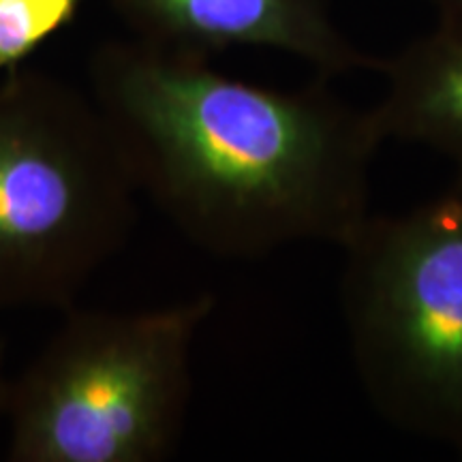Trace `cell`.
<instances>
[{"label": "cell", "mask_w": 462, "mask_h": 462, "mask_svg": "<svg viewBox=\"0 0 462 462\" xmlns=\"http://www.w3.org/2000/svg\"><path fill=\"white\" fill-rule=\"evenodd\" d=\"M90 88L140 193L210 255L343 246L371 215L383 142L368 109L321 75L298 90L265 88L215 71L206 56L133 39L97 51Z\"/></svg>", "instance_id": "cell-1"}, {"label": "cell", "mask_w": 462, "mask_h": 462, "mask_svg": "<svg viewBox=\"0 0 462 462\" xmlns=\"http://www.w3.org/2000/svg\"><path fill=\"white\" fill-rule=\"evenodd\" d=\"M137 195L92 97L42 71L0 75V310L73 309L131 238Z\"/></svg>", "instance_id": "cell-2"}, {"label": "cell", "mask_w": 462, "mask_h": 462, "mask_svg": "<svg viewBox=\"0 0 462 462\" xmlns=\"http://www.w3.org/2000/svg\"><path fill=\"white\" fill-rule=\"evenodd\" d=\"M212 293L140 313L67 310L11 381L14 462H159L180 441L190 356Z\"/></svg>", "instance_id": "cell-3"}, {"label": "cell", "mask_w": 462, "mask_h": 462, "mask_svg": "<svg viewBox=\"0 0 462 462\" xmlns=\"http://www.w3.org/2000/svg\"><path fill=\"white\" fill-rule=\"evenodd\" d=\"M340 309L357 379L398 430L462 456V178L343 246Z\"/></svg>", "instance_id": "cell-4"}, {"label": "cell", "mask_w": 462, "mask_h": 462, "mask_svg": "<svg viewBox=\"0 0 462 462\" xmlns=\"http://www.w3.org/2000/svg\"><path fill=\"white\" fill-rule=\"evenodd\" d=\"M143 43L210 56L268 48L309 62L321 78L379 71L381 58L340 31L332 0H109Z\"/></svg>", "instance_id": "cell-5"}, {"label": "cell", "mask_w": 462, "mask_h": 462, "mask_svg": "<svg viewBox=\"0 0 462 462\" xmlns=\"http://www.w3.org/2000/svg\"><path fill=\"white\" fill-rule=\"evenodd\" d=\"M385 90L368 109L381 142L430 148L462 178V20H439L430 32L381 58Z\"/></svg>", "instance_id": "cell-6"}, {"label": "cell", "mask_w": 462, "mask_h": 462, "mask_svg": "<svg viewBox=\"0 0 462 462\" xmlns=\"http://www.w3.org/2000/svg\"><path fill=\"white\" fill-rule=\"evenodd\" d=\"M82 0H0V75L65 28Z\"/></svg>", "instance_id": "cell-7"}, {"label": "cell", "mask_w": 462, "mask_h": 462, "mask_svg": "<svg viewBox=\"0 0 462 462\" xmlns=\"http://www.w3.org/2000/svg\"><path fill=\"white\" fill-rule=\"evenodd\" d=\"M9 394H11V381L5 374V345L0 340V421L7 420V407H9Z\"/></svg>", "instance_id": "cell-8"}, {"label": "cell", "mask_w": 462, "mask_h": 462, "mask_svg": "<svg viewBox=\"0 0 462 462\" xmlns=\"http://www.w3.org/2000/svg\"><path fill=\"white\" fill-rule=\"evenodd\" d=\"M439 20H462V0H430Z\"/></svg>", "instance_id": "cell-9"}]
</instances>
